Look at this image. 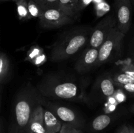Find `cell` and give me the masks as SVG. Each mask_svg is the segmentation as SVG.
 Masks as SVG:
<instances>
[{
  "instance_id": "d6986e66",
  "label": "cell",
  "mask_w": 134,
  "mask_h": 133,
  "mask_svg": "<svg viewBox=\"0 0 134 133\" xmlns=\"http://www.w3.org/2000/svg\"><path fill=\"white\" fill-rule=\"evenodd\" d=\"M28 9L32 18H39L43 11L40 6L34 0H28Z\"/></svg>"
},
{
  "instance_id": "7c38bea8",
  "label": "cell",
  "mask_w": 134,
  "mask_h": 133,
  "mask_svg": "<svg viewBox=\"0 0 134 133\" xmlns=\"http://www.w3.org/2000/svg\"><path fill=\"white\" fill-rule=\"evenodd\" d=\"M44 125L46 133H58L63 124L51 110L44 107Z\"/></svg>"
},
{
  "instance_id": "e0dca14e",
  "label": "cell",
  "mask_w": 134,
  "mask_h": 133,
  "mask_svg": "<svg viewBox=\"0 0 134 133\" xmlns=\"http://www.w3.org/2000/svg\"><path fill=\"white\" fill-rule=\"evenodd\" d=\"M112 78L115 85L119 87L130 83H134V79L121 71L117 72L112 75Z\"/></svg>"
},
{
  "instance_id": "6da1fadb",
  "label": "cell",
  "mask_w": 134,
  "mask_h": 133,
  "mask_svg": "<svg viewBox=\"0 0 134 133\" xmlns=\"http://www.w3.org/2000/svg\"><path fill=\"white\" fill-rule=\"evenodd\" d=\"M86 82L59 74H48L37 86L44 99L88 102L86 93Z\"/></svg>"
},
{
  "instance_id": "8992f818",
  "label": "cell",
  "mask_w": 134,
  "mask_h": 133,
  "mask_svg": "<svg viewBox=\"0 0 134 133\" xmlns=\"http://www.w3.org/2000/svg\"><path fill=\"white\" fill-rule=\"evenodd\" d=\"M41 104L44 107L51 110L58 117L62 124H66L81 130L83 129L85 121L81 116L73 109L58 103L48 102L44 98Z\"/></svg>"
},
{
  "instance_id": "9a60e30c",
  "label": "cell",
  "mask_w": 134,
  "mask_h": 133,
  "mask_svg": "<svg viewBox=\"0 0 134 133\" xmlns=\"http://www.w3.org/2000/svg\"><path fill=\"white\" fill-rule=\"evenodd\" d=\"M113 117L110 114H102L93 120L92 128L95 131H101L107 128L112 122Z\"/></svg>"
},
{
  "instance_id": "44dd1931",
  "label": "cell",
  "mask_w": 134,
  "mask_h": 133,
  "mask_svg": "<svg viewBox=\"0 0 134 133\" xmlns=\"http://www.w3.org/2000/svg\"><path fill=\"white\" fill-rule=\"evenodd\" d=\"M58 133H82V130L77 129L66 124H63L61 130Z\"/></svg>"
},
{
  "instance_id": "603a6c76",
  "label": "cell",
  "mask_w": 134,
  "mask_h": 133,
  "mask_svg": "<svg viewBox=\"0 0 134 133\" xmlns=\"http://www.w3.org/2000/svg\"><path fill=\"white\" fill-rule=\"evenodd\" d=\"M128 129H129V133H134V127L131 126V125H128Z\"/></svg>"
},
{
  "instance_id": "9c48e42d",
  "label": "cell",
  "mask_w": 134,
  "mask_h": 133,
  "mask_svg": "<svg viewBox=\"0 0 134 133\" xmlns=\"http://www.w3.org/2000/svg\"><path fill=\"white\" fill-rule=\"evenodd\" d=\"M132 4V0H115L117 28L125 35L131 26Z\"/></svg>"
},
{
  "instance_id": "cb8c5ba5",
  "label": "cell",
  "mask_w": 134,
  "mask_h": 133,
  "mask_svg": "<svg viewBox=\"0 0 134 133\" xmlns=\"http://www.w3.org/2000/svg\"><path fill=\"white\" fill-rule=\"evenodd\" d=\"M130 111L132 113H134V104H133L131 106V107L130 108Z\"/></svg>"
},
{
  "instance_id": "8fae6325",
  "label": "cell",
  "mask_w": 134,
  "mask_h": 133,
  "mask_svg": "<svg viewBox=\"0 0 134 133\" xmlns=\"http://www.w3.org/2000/svg\"><path fill=\"white\" fill-rule=\"evenodd\" d=\"M26 133H46L44 125V107L39 103L34 109Z\"/></svg>"
},
{
  "instance_id": "ffe728a7",
  "label": "cell",
  "mask_w": 134,
  "mask_h": 133,
  "mask_svg": "<svg viewBox=\"0 0 134 133\" xmlns=\"http://www.w3.org/2000/svg\"><path fill=\"white\" fill-rule=\"evenodd\" d=\"M40 6L43 10L46 9L55 8L58 0H34Z\"/></svg>"
},
{
  "instance_id": "4316f807",
  "label": "cell",
  "mask_w": 134,
  "mask_h": 133,
  "mask_svg": "<svg viewBox=\"0 0 134 133\" xmlns=\"http://www.w3.org/2000/svg\"><path fill=\"white\" fill-rule=\"evenodd\" d=\"M132 3H133V5L134 6V0H132Z\"/></svg>"
},
{
  "instance_id": "5b68a950",
  "label": "cell",
  "mask_w": 134,
  "mask_h": 133,
  "mask_svg": "<svg viewBox=\"0 0 134 133\" xmlns=\"http://www.w3.org/2000/svg\"><path fill=\"white\" fill-rule=\"evenodd\" d=\"M125 35L118 29L117 27L112 30L107 39L99 48V56L96 66H99L110 61L120 50Z\"/></svg>"
},
{
  "instance_id": "52a82bcc",
  "label": "cell",
  "mask_w": 134,
  "mask_h": 133,
  "mask_svg": "<svg viewBox=\"0 0 134 133\" xmlns=\"http://www.w3.org/2000/svg\"><path fill=\"white\" fill-rule=\"evenodd\" d=\"M39 25L47 29L60 28L74 22L75 18L57 8L44 10L39 18Z\"/></svg>"
},
{
  "instance_id": "f1b7e54d",
  "label": "cell",
  "mask_w": 134,
  "mask_h": 133,
  "mask_svg": "<svg viewBox=\"0 0 134 133\" xmlns=\"http://www.w3.org/2000/svg\"><path fill=\"white\" fill-rule=\"evenodd\" d=\"M15 1V0H13V1Z\"/></svg>"
},
{
  "instance_id": "5bb4252c",
  "label": "cell",
  "mask_w": 134,
  "mask_h": 133,
  "mask_svg": "<svg viewBox=\"0 0 134 133\" xmlns=\"http://www.w3.org/2000/svg\"><path fill=\"white\" fill-rule=\"evenodd\" d=\"M79 5L80 0H58L55 8L75 18L79 11Z\"/></svg>"
},
{
  "instance_id": "83f0119b",
  "label": "cell",
  "mask_w": 134,
  "mask_h": 133,
  "mask_svg": "<svg viewBox=\"0 0 134 133\" xmlns=\"http://www.w3.org/2000/svg\"><path fill=\"white\" fill-rule=\"evenodd\" d=\"M133 60V64H134V59H132Z\"/></svg>"
},
{
  "instance_id": "d4e9b609",
  "label": "cell",
  "mask_w": 134,
  "mask_h": 133,
  "mask_svg": "<svg viewBox=\"0 0 134 133\" xmlns=\"http://www.w3.org/2000/svg\"><path fill=\"white\" fill-rule=\"evenodd\" d=\"M132 56H133V59H134V44H133V47H132Z\"/></svg>"
},
{
  "instance_id": "30bf717a",
  "label": "cell",
  "mask_w": 134,
  "mask_h": 133,
  "mask_svg": "<svg viewBox=\"0 0 134 133\" xmlns=\"http://www.w3.org/2000/svg\"><path fill=\"white\" fill-rule=\"evenodd\" d=\"M99 56V48L87 46L75 64V69L80 74L88 72L96 67Z\"/></svg>"
},
{
  "instance_id": "ac0fdd59",
  "label": "cell",
  "mask_w": 134,
  "mask_h": 133,
  "mask_svg": "<svg viewBox=\"0 0 134 133\" xmlns=\"http://www.w3.org/2000/svg\"><path fill=\"white\" fill-rule=\"evenodd\" d=\"M120 71L134 79V64L132 59H127L120 63Z\"/></svg>"
},
{
  "instance_id": "ba28073f",
  "label": "cell",
  "mask_w": 134,
  "mask_h": 133,
  "mask_svg": "<svg viewBox=\"0 0 134 133\" xmlns=\"http://www.w3.org/2000/svg\"><path fill=\"white\" fill-rule=\"evenodd\" d=\"M116 27L117 22L115 14H109L102 18L94 28L87 46L99 48L112 30Z\"/></svg>"
},
{
  "instance_id": "7a4b0ae2",
  "label": "cell",
  "mask_w": 134,
  "mask_h": 133,
  "mask_svg": "<svg viewBox=\"0 0 134 133\" xmlns=\"http://www.w3.org/2000/svg\"><path fill=\"white\" fill-rule=\"evenodd\" d=\"M43 99L30 83L22 87L13 99L7 133H26L34 109Z\"/></svg>"
},
{
  "instance_id": "484cf974",
  "label": "cell",
  "mask_w": 134,
  "mask_h": 133,
  "mask_svg": "<svg viewBox=\"0 0 134 133\" xmlns=\"http://www.w3.org/2000/svg\"><path fill=\"white\" fill-rule=\"evenodd\" d=\"M10 1V0H1V1H2V2H5V1ZM12 1H13V0H12Z\"/></svg>"
},
{
  "instance_id": "7402d4cb",
  "label": "cell",
  "mask_w": 134,
  "mask_h": 133,
  "mask_svg": "<svg viewBox=\"0 0 134 133\" xmlns=\"http://www.w3.org/2000/svg\"><path fill=\"white\" fill-rule=\"evenodd\" d=\"M117 133H129L128 125H123L118 130Z\"/></svg>"
},
{
  "instance_id": "277c9868",
  "label": "cell",
  "mask_w": 134,
  "mask_h": 133,
  "mask_svg": "<svg viewBox=\"0 0 134 133\" xmlns=\"http://www.w3.org/2000/svg\"><path fill=\"white\" fill-rule=\"evenodd\" d=\"M115 83L109 74L100 76L94 82L88 97V102L101 103L112 96L115 92Z\"/></svg>"
},
{
  "instance_id": "3957f363",
  "label": "cell",
  "mask_w": 134,
  "mask_h": 133,
  "mask_svg": "<svg viewBox=\"0 0 134 133\" xmlns=\"http://www.w3.org/2000/svg\"><path fill=\"white\" fill-rule=\"evenodd\" d=\"M93 30L92 27L81 26L64 32L52 46L50 61L60 62L75 56L88 45Z\"/></svg>"
},
{
  "instance_id": "4fadbf2b",
  "label": "cell",
  "mask_w": 134,
  "mask_h": 133,
  "mask_svg": "<svg viewBox=\"0 0 134 133\" xmlns=\"http://www.w3.org/2000/svg\"><path fill=\"white\" fill-rule=\"evenodd\" d=\"M11 74V65L7 55L4 52L0 54V82L1 86L9 82Z\"/></svg>"
},
{
  "instance_id": "2e32d148",
  "label": "cell",
  "mask_w": 134,
  "mask_h": 133,
  "mask_svg": "<svg viewBox=\"0 0 134 133\" xmlns=\"http://www.w3.org/2000/svg\"><path fill=\"white\" fill-rule=\"evenodd\" d=\"M17 13L20 20H31V16L28 9V0H15Z\"/></svg>"
}]
</instances>
